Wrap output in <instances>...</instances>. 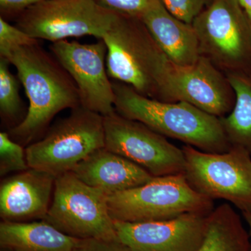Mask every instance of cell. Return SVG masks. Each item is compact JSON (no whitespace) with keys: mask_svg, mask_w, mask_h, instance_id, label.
I'll return each mask as SVG.
<instances>
[{"mask_svg":"<svg viewBox=\"0 0 251 251\" xmlns=\"http://www.w3.org/2000/svg\"><path fill=\"white\" fill-rule=\"evenodd\" d=\"M81 239L71 237L43 220L33 222L3 221L1 249L12 251H75Z\"/></svg>","mask_w":251,"mask_h":251,"instance_id":"17","label":"cell"},{"mask_svg":"<svg viewBox=\"0 0 251 251\" xmlns=\"http://www.w3.org/2000/svg\"><path fill=\"white\" fill-rule=\"evenodd\" d=\"M140 18L172 64L192 65L202 56L192 25L175 17L161 0H151Z\"/></svg>","mask_w":251,"mask_h":251,"instance_id":"15","label":"cell"},{"mask_svg":"<svg viewBox=\"0 0 251 251\" xmlns=\"http://www.w3.org/2000/svg\"><path fill=\"white\" fill-rule=\"evenodd\" d=\"M109 196L81 181L73 172L57 176L44 221L79 239L118 241Z\"/></svg>","mask_w":251,"mask_h":251,"instance_id":"6","label":"cell"},{"mask_svg":"<svg viewBox=\"0 0 251 251\" xmlns=\"http://www.w3.org/2000/svg\"><path fill=\"white\" fill-rule=\"evenodd\" d=\"M37 39L17 26L11 25L2 17H0V57H6L14 50L23 46L38 44Z\"/></svg>","mask_w":251,"mask_h":251,"instance_id":"22","label":"cell"},{"mask_svg":"<svg viewBox=\"0 0 251 251\" xmlns=\"http://www.w3.org/2000/svg\"><path fill=\"white\" fill-rule=\"evenodd\" d=\"M1 251H12L6 250V249H1Z\"/></svg>","mask_w":251,"mask_h":251,"instance_id":"29","label":"cell"},{"mask_svg":"<svg viewBox=\"0 0 251 251\" xmlns=\"http://www.w3.org/2000/svg\"><path fill=\"white\" fill-rule=\"evenodd\" d=\"M50 50L70 75L78 90L80 105L106 116L115 112V94L106 67L108 49L103 39L92 44L64 40Z\"/></svg>","mask_w":251,"mask_h":251,"instance_id":"10","label":"cell"},{"mask_svg":"<svg viewBox=\"0 0 251 251\" xmlns=\"http://www.w3.org/2000/svg\"><path fill=\"white\" fill-rule=\"evenodd\" d=\"M237 0H214L192 23L201 55L232 69L247 53L251 34Z\"/></svg>","mask_w":251,"mask_h":251,"instance_id":"11","label":"cell"},{"mask_svg":"<svg viewBox=\"0 0 251 251\" xmlns=\"http://www.w3.org/2000/svg\"><path fill=\"white\" fill-rule=\"evenodd\" d=\"M214 0H161L167 9L183 22L193 21Z\"/></svg>","mask_w":251,"mask_h":251,"instance_id":"23","label":"cell"},{"mask_svg":"<svg viewBox=\"0 0 251 251\" xmlns=\"http://www.w3.org/2000/svg\"><path fill=\"white\" fill-rule=\"evenodd\" d=\"M108 207L114 221L148 222L174 219L190 212L210 214L212 200L193 189L184 174L154 176L151 181L110 195Z\"/></svg>","mask_w":251,"mask_h":251,"instance_id":"4","label":"cell"},{"mask_svg":"<svg viewBox=\"0 0 251 251\" xmlns=\"http://www.w3.org/2000/svg\"><path fill=\"white\" fill-rule=\"evenodd\" d=\"M210 214L186 213L165 221H114L119 242L132 251H198Z\"/></svg>","mask_w":251,"mask_h":251,"instance_id":"13","label":"cell"},{"mask_svg":"<svg viewBox=\"0 0 251 251\" xmlns=\"http://www.w3.org/2000/svg\"><path fill=\"white\" fill-rule=\"evenodd\" d=\"M227 77L235 101L232 111L220 119L231 145L242 147L251 153V83L232 73Z\"/></svg>","mask_w":251,"mask_h":251,"instance_id":"19","label":"cell"},{"mask_svg":"<svg viewBox=\"0 0 251 251\" xmlns=\"http://www.w3.org/2000/svg\"><path fill=\"white\" fill-rule=\"evenodd\" d=\"M184 175L193 189L209 199H222L251 212V156L245 148L232 146L224 153L182 148Z\"/></svg>","mask_w":251,"mask_h":251,"instance_id":"7","label":"cell"},{"mask_svg":"<svg viewBox=\"0 0 251 251\" xmlns=\"http://www.w3.org/2000/svg\"><path fill=\"white\" fill-rule=\"evenodd\" d=\"M118 16L93 0H46L20 14L16 26L33 39L52 43L84 36L101 39Z\"/></svg>","mask_w":251,"mask_h":251,"instance_id":"8","label":"cell"},{"mask_svg":"<svg viewBox=\"0 0 251 251\" xmlns=\"http://www.w3.org/2000/svg\"><path fill=\"white\" fill-rule=\"evenodd\" d=\"M105 148L138 165L153 176L184 174L182 149L141 122L116 111L103 116Z\"/></svg>","mask_w":251,"mask_h":251,"instance_id":"9","label":"cell"},{"mask_svg":"<svg viewBox=\"0 0 251 251\" xmlns=\"http://www.w3.org/2000/svg\"><path fill=\"white\" fill-rule=\"evenodd\" d=\"M103 39L109 77L148 98L163 101L171 62L139 18L119 15Z\"/></svg>","mask_w":251,"mask_h":251,"instance_id":"3","label":"cell"},{"mask_svg":"<svg viewBox=\"0 0 251 251\" xmlns=\"http://www.w3.org/2000/svg\"><path fill=\"white\" fill-rule=\"evenodd\" d=\"M25 150L6 132L0 133V175L29 169Z\"/></svg>","mask_w":251,"mask_h":251,"instance_id":"21","label":"cell"},{"mask_svg":"<svg viewBox=\"0 0 251 251\" xmlns=\"http://www.w3.org/2000/svg\"><path fill=\"white\" fill-rule=\"evenodd\" d=\"M104 148L103 116L80 105L55 122L42 139L28 145L25 152L29 168L57 177Z\"/></svg>","mask_w":251,"mask_h":251,"instance_id":"5","label":"cell"},{"mask_svg":"<svg viewBox=\"0 0 251 251\" xmlns=\"http://www.w3.org/2000/svg\"><path fill=\"white\" fill-rule=\"evenodd\" d=\"M72 172L86 184L108 196L138 187L154 177L141 167L105 148L91 153Z\"/></svg>","mask_w":251,"mask_h":251,"instance_id":"16","label":"cell"},{"mask_svg":"<svg viewBox=\"0 0 251 251\" xmlns=\"http://www.w3.org/2000/svg\"><path fill=\"white\" fill-rule=\"evenodd\" d=\"M55 179L49 173L29 168L3 180L0 186L3 221L45 219L52 202Z\"/></svg>","mask_w":251,"mask_h":251,"instance_id":"14","label":"cell"},{"mask_svg":"<svg viewBox=\"0 0 251 251\" xmlns=\"http://www.w3.org/2000/svg\"><path fill=\"white\" fill-rule=\"evenodd\" d=\"M10 64L8 59L0 57V113L3 121L14 127L21 123L23 104L19 79L11 73Z\"/></svg>","mask_w":251,"mask_h":251,"instance_id":"20","label":"cell"},{"mask_svg":"<svg viewBox=\"0 0 251 251\" xmlns=\"http://www.w3.org/2000/svg\"><path fill=\"white\" fill-rule=\"evenodd\" d=\"M248 18L251 21V0H237Z\"/></svg>","mask_w":251,"mask_h":251,"instance_id":"27","label":"cell"},{"mask_svg":"<svg viewBox=\"0 0 251 251\" xmlns=\"http://www.w3.org/2000/svg\"><path fill=\"white\" fill-rule=\"evenodd\" d=\"M250 234L230 204H221L209 216L207 229L198 251H251Z\"/></svg>","mask_w":251,"mask_h":251,"instance_id":"18","label":"cell"},{"mask_svg":"<svg viewBox=\"0 0 251 251\" xmlns=\"http://www.w3.org/2000/svg\"><path fill=\"white\" fill-rule=\"evenodd\" d=\"M112 84L115 110L121 116L205 152L224 153L232 148L219 117L186 102L148 98L119 81Z\"/></svg>","mask_w":251,"mask_h":251,"instance_id":"2","label":"cell"},{"mask_svg":"<svg viewBox=\"0 0 251 251\" xmlns=\"http://www.w3.org/2000/svg\"><path fill=\"white\" fill-rule=\"evenodd\" d=\"M46 0H0V10L2 14H20L31 6Z\"/></svg>","mask_w":251,"mask_h":251,"instance_id":"26","label":"cell"},{"mask_svg":"<svg viewBox=\"0 0 251 251\" xmlns=\"http://www.w3.org/2000/svg\"><path fill=\"white\" fill-rule=\"evenodd\" d=\"M244 219L247 221L248 226L249 228V234H250V238L251 239V212H244L242 213Z\"/></svg>","mask_w":251,"mask_h":251,"instance_id":"28","label":"cell"},{"mask_svg":"<svg viewBox=\"0 0 251 251\" xmlns=\"http://www.w3.org/2000/svg\"><path fill=\"white\" fill-rule=\"evenodd\" d=\"M100 7L128 17L140 18L151 0H93Z\"/></svg>","mask_w":251,"mask_h":251,"instance_id":"24","label":"cell"},{"mask_svg":"<svg viewBox=\"0 0 251 251\" xmlns=\"http://www.w3.org/2000/svg\"><path fill=\"white\" fill-rule=\"evenodd\" d=\"M75 251H132L119 241L81 239Z\"/></svg>","mask_w":251,"mask_h":251,"instance_id":"25","label":"cell"},{"mask_svg":"<svg viewBox=\"0 0 251 251\" xmlns=\"http://www.w3.org/2000/svg\"><path fill=\"white\" fill-rule=\"evenodd\" d=\"M228 79L215 64L201 56L192 65L172 64L163 90V101H184L222 118L233 108L235 97Z\"/></svg>","mask_w":251,"mask_h":251,"instance_id":"12","label":"cell"},{"mask_svg":"<svg viewBox=\"0 0 251 251\" xmlns=\"http://www.w3.org/2000/svg\"><path fill=\"white\" fill-rule=\"evenodd\" d=\"M4 58L17 70L29 100L24 120L8 132L14 141L28 145L47 129L59 112L80 106L74 80L53 54L39 43L18 48Z\"/></svg>","mask_w":251,"mask_h":251,"instance_id":"1","label":"cell"}]
</instances>
